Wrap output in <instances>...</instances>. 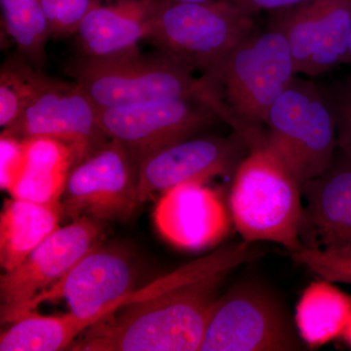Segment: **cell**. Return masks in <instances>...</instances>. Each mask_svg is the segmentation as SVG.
I'll list each match as a JSON object with an SVG mask.
<instances>
[{
  "instance_id": "f546056e",
  "label": "cell",
  "mask_w": 351,
  "mask_h": 351,
  "mask_svg": "<svg viewBox=\"0 0 351 351\" xmlns=\"http://www.w3.org/2000/svg\"><path fill=\"white\" fill-rule=\"evenodd\" d=\"M341 339H343V341H346V345L351 348V314L348 324H346L345 331H343V336H341Z\"/></svg>"
},
{
  "instance_id": "ba28073f",
  "label": "cell",
  "mask_w": 351,
  "mask_h": 351,
  "mask_svg": "<svg viewBox=\"0 0 351 351\" xmlns=\"http://www.w3.org/2000/svg\"><path fill=\"white\" fill-rule=\"evenodd\" d=\"M99 124L124 147L137 169L147 157L195 137L221 120L216 108L198 99H174L99 110Z\"/></svg>"
},
{
  "instance_id": "6da1fadb",
  "label": "cell",
  "mask_w": 351,
  "mask_h": 351,
  "mask_svg": "<svg viewBox=\"0 0 351 351\" xmlns=\"http://www.w3.org/2000/svg\"><path fill=\"white\" fill-rule=\"evenodd\" d=\"M241 240L221 246L133 291L110 317L90 327L69 351L199 350L228 276L260 255Z\"/></svg>"
},
{
  "instance_id": "44dd1931",
  "label": "cell",
  "mask_w": 351,
  "mask_h": 351,
  "mask_svg": "<svg viewBox=\"0 0 351 351\" xmlns=\"http://www.w3.org/2000/svg\"><path fill=\"white\" fill-rule=\"evenodd\" d=\"M317 43L306 75L326 73L343 64L351 27V0H313Z\"/></svg>"
},
{
  "instance_id": "603a6c76",
  "label": "cell",
  "mask_w": 351,
  "mask_h": 351,
  "mask_svg": "<svg viewBox=\"0 0 351 351\" xmlns=\"http://www.w3.org/2000/svg\"><path fill=\"white\" fill-rule=\"evenodd\" d=\"M0 5L2 24L17 51L41 69L51 34L40 0H0Z\"/></svg>"
},
{
  "instance_id": "2e32d148",
  "label": "cell",
  "mask_w": 351,
  "mask_h": 351,
  "mask_svg": "<svg viewBox=\"0 0 351 351\" xmlns=\"http://www.w3.org/2000/svg\"><path fill=\"white\" fill-rule=\"evenodd\" d=\"M161 0H98L75 36L80 56L101 59L136 49L147 38Z\"/></svg>"
},
{
  "instance_id": "7a4b0ae2",
  "label": "cell",
  "mask_w": 351,
  "mask_h": 351,
  "mask_svg": "<svg viewBox=\"0 0 351 351\" xmlns=\"http://www.w3.org/2000/svg\"><path fill=\"white\" fill-rule=\"evenodd\" d=\"M294 60L283 32L254 31L209 73L201 76L218 95L223 121L248 147L263 140L270 108L294 80Z\"/></svg>"
},
{
  "instance_id": "3957f363",
  "label": "cell",
  "mask_w": 351,
  "mask_h": 351,
  "mask_svg": "<svg viewBox=\"0 0 351 351\" xmlns=\"http://www.w3.org/2000/svg\"><path fill=\"white\" fill-rule=\"evenodd\" d=\"M302 182L282 156L267 144L249 149L234 174L228 209L247 243L272 242L301 250Z\"/></svg>"
},
{
  "instance_id": "5b68a950",
  "label": "cell",
  "mask_w": 351,
  "mask_h": 351,
  "mask_svg": "<svg viewBox=\"0 0 351 351\" xmlns=\"http://www.w3.org/2000/svg\"><path fill=\"white\" fill-rule=\"evenodd\" d=\"M255 31V21L230 1L161 0L145 40L191 71L209 73Z\"/></svg>"
},
{
  "instance_id": "30bf717a",
  "label": "cell",
  "mask_w": 351,
  "mask_h": 351,
  "mask_svg": "<svg viewBox=\"0 0 351 351\" xmlns=\"http://www.w3.org/2000/svg\"><path fill=\"white\" fill-rule=\"evenodd\" d=\"M137 176V167L124 147L108 141L69 173L61 201L62 219L130 218L140 205Z\"/></svg>"
},
{
  "instance_id": "ffe728a7",
  "label": "cell",
  "mask_w": 351,
  "mask_h": 351,
  "mask_svg": "<svg viewBox=\"0 0 351 351\" xmlns=\"http://www.w3.org/2000/svg\"><path fill=\"white\" fill-rule=\"evenodd\" d=\"M93 325L94 320L71 313L57 316L31 313L11 323L1 332L0 351L66 350Z\"/></svg>"
},
{
  "instance_id": "d6a6232c",
  "label": "cell",
  "mask_w": 351,
  "mask_h": 351,
  "mask_svg": "<svg viewBox=\"0 0 351 351\" xmlns=\"http://www.w3.org/2000/svg\"><path fill=\"white\" fill-rule=\"evenodd\" d=\"M348 80H350V82H351V75L350 76V78H348Z\"/></svg>"
},
{
  "instance_id": "4316f807",
  "label": "cell",
  "mask_w": 351,
  "mask_h": 351,
  "mask_svg": "<svg viewBox=\"0 0 351 351\" xmlns=\"http://www.w3.org/2000/svg\"><path fill=\"white\" fill-rule=\"evenodd\" d=\"M337 122L338 149L351 159V82L330 95Z\"/></svg>"
},
{
  "instance_id": "cb8c5ba5",
  "label": "cell",
  "mask_w": 351,
  "mask_h": 351,
  "mask_svg": "<svg viewBox=\"0 0 351 351\" xmlns=\"http://www.w3.org/2000/svg\"><path fill=\"white\" fill-rule=\"evenodd\" d=\"M270 14L269 25L283 32L297 73L306 75L317 43V13L313 0Z\"/></svg>"
},
{
  "instance_id": "d4e9b609",
  "label": "cell",
  "mask_w": 351,
  "mask_h": 351,
  "mask_svg": "<svg viewBox=\"0 0 351 351\" xmlns=\"http://www.w3.org/2000/svg\"><path fill=\"white\" fill-rule=\"evenodd\" d=\"M289 255L321 278L351 285V248L323 250L302 247Z\"/></svg>"
},
{
  "instance_id": "f1b7e54d",
  "label": "cell",
  "mask_w": 351,
  "mask_h": 351,
  "mask_svg": "<svg viewBox=\"0 0 351 351\" xmlns=\"http://www.w3.org/2000/svg\"><path fill=\"white\" fill-rule=\"evenodd\" d=\"M230 1L245 13L254 16L263 11L272 12V11L297 5L306 0H230Z\"/></svg>"
},
{
  "instance_id": "5bb4252c",
  "label": "cell",
  "mask_w": 351,
  "mask_h": 351,
  "mask_svg": "<svg viewBox=\"0 0 351 351\" xmlns=\"http://www.w3.org/2000/svg\"><path fill=\"white\" fill-rule=\"evenodd\" d=\"M206 182L178 184L161 195L154 210V226L166 241L184 250L219 244L232 217L221 196Z\"/></svg>"
},
{
  "instance_id": "9c48e42d",
  "label": "cell",
  "mask_w": 351,
  "mask_h": 351,
  "mask_svg": "<svg viewBox=\"0 0 351 351\" xmlns=\"http://www.w3.org/2000/svg\"><path fill=\"white\" fill-rule=\"evenodd\" d=\"M100 221L82 217L54 232L0 278L1 323L19 320L29 302L52 287L88 252L100 245Z\"/></svg>"
},
{
  "instance_id": "7c38bea8",
  "label": "cell",
  "mask_w": 351,
  "mask_h": 351,
  "mask_svg": "<svg viewBox=\"0 0 351 351\" xmlns=\"http://www.w3.org/2000/svg\"><path fill=\"white\" fill-rule=\"evenodd\" d=\"M98 119V108L77 83L54 78L1 133L19 138L61 141L71 147L76 165L110 140L101 130Z\"/></svg>"
},
{
  "instance_id": "e0dca14e",
  "label": "cell",
  "mask_w": 351,
  "mask_h": 351,
  "mask_svg": "<svg viewBox=\"0 0 351 351\" xmlns=\"http://www.w3.org/2000/svg\"><path fill=\"white\" fill-rule=\"evenodd\" d=\"M22 140L25 142V165L9 195L41 204H61L69 173L75 165L71 147L48 137Z\"/></svg>"
},
{
  "instance_id": "4fadbf2b",
  "label": "cell",
  "mask_w": 351,
  "mask_h": 351,
  "mask_svg": "<svg viewBox=\"0 0 351 351\" xmlns=\"http://www.w3.org/2000/svg\"><path fill=\"white\" fill-rule=\"evenodd\" d=\"M248 152L244 138L234 131L228 137H193L168 145L138 166V203L184 182H207L218 176L234 174Z\"/></svg>"
},
{
  "instance_id": "277c9868",
  "label": "cell",
  "mask_w": 351,
  "mask_h": 351,
  "mask_svg": "<svg viewBox=\"0 0 351 351\" xmlns=\"http://www.w3.org/2000/svg\"><path fill=\"white\" fill-rule=\"evenodd\" d=\"M68 73L98 110L174 99H198L211 104L221 119L223 105L203 76L161 52L144 54L138 48L115 56L77 57Z\"/></svg>"
},
{
  "instance_id": "8fae6325",
  "label": "cell",
  "mask_w": 351,
  "mask_h": 351,
  "mask_svg": "<svg viewBox=\"0 0 351 351\" xmlns=\"http://www.w3.org/2000/svg\"><path fill=\"white\" fill-rule=\"evenodd\" d=\"M134 286L135 271L128 256L119 249L98 245L61 280L36 295L21 318L36 313L43 302L64 300L69 313L97 324L123 306L126 298L135 291Z\"/></svg>"
},
{
  "instance_id": "ac0fdd59",
  "label": "cell",
  "mask_w": 351,
  "mask_h": 351,
  "mask_svg": "<svg viewBox=\"0 0 351 351\" xmlns=\"http://www.w3.org/2000/svg\"><path fill=\"white\" fill-rule=\"evenodd\" d=\"M62 221L61 204H41L11 197L0 215V265L4 271L17 267Z\"/></svg>"
},
{
  "instance_id": "4dcf8cb0",
  "label": "cell",
  "mask_w": 351,
  "mask_h": 351,
  "mask_svg": "<svg viewBox=\"0 0 351 351\" xmlns=\"http://www.w3.org/2000/svg\"><path fill=\"white\" fill-rule=\"evenodd\" d=\"M343 64L351 66V27L350 36H348V47H346V56L343 58Z\"/></svg>"
},
{
  "instance_id": "9a60e30c",
  "label": "cell",
  "mask_w": 351,
  "mask_h": 351,
  "mask_svg": "<svg viewBox=\"0 0 351 351\" xmlns=\"http://www.w3.org/2000/svg\"><path fill=\"white\" fill-rule=\"evenodd\" d=\"M300 239L306 248H351V159L337 149L322 174L302 184Z\"/></svg>"
},
{
  "instance_id": "484cf974",
  "label": "cell",
  "mask_w": 351,
  "mask_h": 351,
  "mask_svg": "<svg viewBox=\"0 0 351 351\" xmlns=\"http://www.w3.org/2000/svg\"><path fill=\"white\" fill-rule=\"evenodd\" d=\"M25 165V142L1 133L0 136V186L10 193Z\"/></svg>"
},
{
  "instance_id": "7402d4cb",
  "label": "cell",
  "mask_w": 351,
  "mask_h": 351,
  "mask_svg": "<svg viewBox=\"0 0 351 351\" xmlns=\"http://www.w3.org/2000/svg\"><path fill=\"white\" fill-rule=\"evenodd\" d=\"M54 77L44 75L16 51L0 69V126L13 123L25 108L49 86Z\"/></svg>"
},
{
  "instance_id": "d6986e66",
  "label": "cell",
  "mask_w": 351,
  "mask_h": 351,
  "mask_svg": "<svg viewBox=\"0 0 351 351\" xmlns=\"http://www.w3.org/2000/svg\"><path fill=\"white\" fill-rule=\"evenodd\" d=\"M351 314V295L321 278L302 291L295 324L306 348H319L341 338Z\"/></svg>"
},
{
  "instance_id": "83f0119b",
  "label": "cell",
  "mask_w": 351,
  "mask_h": 351,
  "mask_svg": "<svg viewBox=\"0 0 351 351\" xmlns=\"http://www.w3.org/2000/svg\"><path fill=\"white\" fill-rule=\"evenodd\" d=\"M98 0H57L58 29L55 38L75 36L78 25Z\"/></svg>"
},
{
  "instance_id": "8992f818",
  "label": "cell",
  "mask_w": 351,
  "mask_h": 351,
  "mask_svg": "<svg viewBox=\"0 0 351 351\" xmlns=\"http://www.w3.org/2000/svg\"><path fill=\"white\" fill-rule=\"evenodd\" d=\"M265 126L270 147L302 184L322 174L338 149L331 99L297 76L270 108Z\"/></svg>"
},
{
  "instance_id": "52a82bcc",
  "label": "cell",
  "mask_w": 351,
  "mask_h": 351,
  "mask_svg": "<svg viewBox=\"0 0 351 351\" xmlns=\"http://www.w3.org/2000/svg\"><path fill=\"white\" fill-rule=\"evenodd\" d=\"M304 346L278 295L244 281L219 295L199 351H299Z\"/></svg>"
},
{
  "instance_id": "1f68e13d",
  "label": "cell",
  "mask_w": 351,
  "mask_h": 351,
  "mask_svg": "<svg viewBox=\"0 0 351 351\" xmlns=\"http://www.w3.org/2000/svg\"><path fill=\"white\" fill-rule=\"evenodd\" d=\"M170 2H189V3H203V2L230 1V0H164Z\"/></svg>"
}]
</instances>
